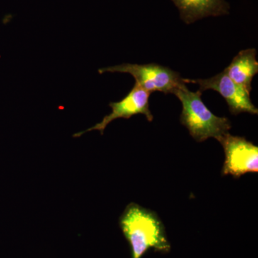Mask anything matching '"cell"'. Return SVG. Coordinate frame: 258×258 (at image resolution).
Segmentation results:
<instances>
[{
  "mask_svg": "<svg viewBox=\"0 0 258 258\" xmlns=\"http://www.w3.org/2000/svg\"><path fill=\"white\" fill-rule=\"evenodd\" d=\"M107 72L132 75L136 80V84L150 93L159 91L174 94L176 90L186 84L179 73L156 63H123L98 70L100 74Z\"/></svg>",
  "mask_w": 258,
  "mask_h": 258,
  "instance_id": "3",
  "label": "cell"
},
{
  "mask_svg": "<svg viewBox=\"0 0 258 258\" xmlns=\"http://www.w3.org/2000/svg\"><path fill=\"white\" fill-rule=\"evenodd\" d=\"M182 104L180 122L189 131L190 135L198 142H203L210 138L217 141L229 133L232 128L230 120L219 117L206 106L202 100L203 92H192L183 85L174 91Z\"/></svg>",
  "mask_w": 258,
  "mask_h": 258,
  "instance_id": "2",
  "label": "cell"
},
{
  "mask_svg": "<svg viewBox=\"0 0 258 258\" xmlns=\"http://www.w3.org/2000/svg\"><path fill=\"white\" fill-rule=\"evenodd\" d=\"M149 96L150 93L135 83L130 92L121 101L109 103L112 110L111 113L104 116L100 123H96L87 130L75 134L74 137L79 138L83 134L91 131H98L103 135L107 125L113 120L118 118L129 119L131 117L136 115L143 114L149 122H152L154 120V116L149 109Z\"/></svg>",
  "mask_w": 258,
  "mask_h": 258,
  "instance_id": "6",
  "label": "cell"
},
{
  "mask_svg": "<svg viewBox=\"0 0 258 258\" xmlns=\"http://www.w3.org/2000/svg\"><path fill=\"white\" fill-rule=\"evenodd\" d=\"M255 49L241 50L234 57L224 71L234 82L243 87L250 93L252 79L258 73V62L256 60Z\"/></svg>",
  "mask_w": 258,
  "mask_h": 258,
  "instance_id": "8",
  "label": "cell"
},
{
  "mask_svg": "<svg viewBox=\"0 0 258 258\" xmlns=\"http://www.w3.org/2000/svg\"><path fill=\"white\" fill-rule=\"evenodd\" d=\"M219 142L225 154L222 176L232 175L235 179L247 173L258 172V147L244 137L226 134Z\"/></svg>",
  "mask_w": 258,
  "mask_h": 258,
  "instance_id": "4",
  "label": "cell"
},
{
  "mask_svg": "<svg viewBox=\"0 0 258 258\" xmlns=\"http://www.w3.org/2000/svg\"><path fill=\"white\" fill-rule=\"evenodd\" d=\"M185 83H195L200 86L199 91L214 90L225 98L231 113L237 115L249 113L257 115L258 109L250 99V93L240 85L234 82L225 71L208 79H184Z\"/></svg>",
  "mask_w": 258,
  "mask_h": 258,
  "instance_id": "5",
  "label": "cell"
},
{
  "mask_svg": "<svg viewBox=\"0 0 258 258\" xmlns=\"http://www.w3.org/2000/svg\"><path fill=\"white\" fill-rule=\"evenodd\" d=\"M119 227L130 245L132 258H142L151 249L162 254L171 251L165 227L155 212L130 203L119 217Z\"/></svg>",
  "mask_w": 258,
  "mask_h": 258,
  "instance_id": "1",
  "label": "cell"
},
{
  "mask_svg": "<svg viewBox=\"0 0 258 258\" xmlns=\"http://www.w3.org/2000/svg\"><path fill=\"white\" fill-rule=\"evenodd\" d=\"M179 11L180 18L191 24L208 17L229 14L230 5L225 0H171Z\"/></svg>",
  "mask_w": 258,
  "mask_h": 258,
  "instance_id": "7",
  "label": "cell"
}]
</instances>
